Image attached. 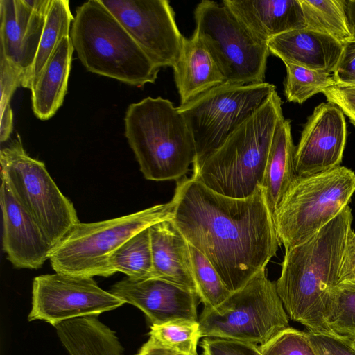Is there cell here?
<instances>
[{
  "label": "cell",
  "instance_id": "cell-33",
  "mask_svg": "<svg viewBox=\"0 0 355 355\" xmlns=\"http://www.w3.org/2000/svg\"><path fill=\"white\" fill-rule=\"evenodd\" d=\"M24 75L18 67L0 55V108L10 105L13 93L21 86Z\"/></svg>",
  "mask_w": 355,
  "mask_h": 355
},
{
  "label": "cell",
  "instance_id": "cell-2",
  "mask_svg": "<svg viewBox=\"0 0 355 355\" xmlns=\"http://www.w3.org/2000/svg\"><path fill=\"white\" fill-rule=\"evenodd\" d=\"M352 219L347 205L309 239L285 250L277 291L288 318L309 332L330 334L325 310L329 293L338 284Z\"/></svg>",
  "mask_w": 355,
  "mask_h": 355
},
{
  "label": "cell",
  "instance_id": "cell-37",
  "mask_svg": "<svg viewBox=\"0 0 355 355\" xmlns=\"http://www.w3.org/2000/svg\"><path fill=\"white\" fill-rule=\"evenodd\" d=\"M355 284V232L349 230L343 257L338 284Z\"/></svg>",
  "mask_w": 355,
  "mask_h": 355
},
{
  "label": "cell",
  "instance_id": "cell-20",
  "mask_svg": "<svg viewBox=\"0 0 355 355\" xmlns=\"http://www.w3.org/2000/svg\"><path fill=\"white\" fill-rule=\"evenodd\" d=\"M149 230L155 278L166 280L197 294L186 239L171 219L155 223Z\"/></svg>",
  "mask_w": 355,
  "mask_h": 355
},
{
  "label": "cell",
  "instance_id": "cell-30",
  "mask_svg": "<svg viewBox=\"0 0 355 355\" xmlns=\"http://www.w3.org/2000/svg\"><path fill=\"white\" fill-rule=\"evenodd\" d=\"M149 336L161 344L189 355H198L202 334L198 320H175L150 326Z\"/></svg>",
  "mask_w": 355,
  "mask_h": 355
},
{
  "label": "cell",
  "instance_id": "cell-36",
  "mask_svg": "<svg viewBox=\"0 0 355 355\" xmlns=\"http://www.w3.org/2000/svg\"><path fill=\"white\" fill-rule=\"evenodd\" d=\"M333 76L336 83L355 85V38L343 44L342 54Z\"/></svg>",
  "mask_w": 355,
  "mask_h": 355
},
{
  "label": "cell",
  "instance_id": "cell-29",
  "mask_svg": "<svg viewBox=\"0 0 355 355\" xmlns=\"http://www.w3.org/2000/svg\"><path fill=\"white\" fill-rule=\"evenodd\" d=\"M284 64L286 69L284 94L289 102L302 104L336 83L333 73L313 71L287 62Z\"/></svg>",
  "mask_w": 355,
  "mask_h": 355
},
{
  "label": "cell",
  "instance_id": "cell-9",
  "mask_svg": "<svg viewBox=\"0 0 355 355\" xmlns=\"http://www.w3.org/2000/svg\"><path fill=\"white\" fill-rule=\"evenodd\" d=\"M0 164L1 180L55 247L80 223L73 203L45 164L26 153L19 135L1 150Z\"/></svg>",
  "mask_w": 355,
  "mask_h": 355
},
{
  "label": "cell",
  "instance_id": "cell-3",
  "mask_svg": "<svg viewBox=\"0 0 355 355\" xmlns=\"http://www.w3.org/2000/svg\"><path fill=\"white\" fill-rule=\"evenodd\" d=\"M282 100L275 91L224 142L198 166L193 178L215 192L245 198L261 185L272 141L284 119Z\"/></svg>",
  "mask_w": 355,
  "mask_h": 355
},
{
  "label": "cell",
  "instance_id": "cell-34",
  "mask_svg": "<svg viewBox=\"0 0 355 355\" xmlns=\"http://www.w3.org/2000/svg\"><path fill=\"white\" fill-rule=\"evenodd\" d=\"M322 93L328 102L337 105L355 125V85L335 83Z\"/></svg>",
  "mask_w": 355,
  "mask_h": 355
},
{
  "label": "cell",
  "instance_id": "cell-22",
  "mask_svg": "<svg viewBox=\"0 0 355 355\" xmlns=\"http://www.w3.org/2000/svg\"><path fill=\"white\" fill-rule=\"evenodd\" d=\"M73 51L69 36L64 37L31 89L32 109L40 120L51 118L62 105Z\"/></svg>",
  "mask_w": 355,
  "mask_h": 355
},
{
  "label": "cell",
  "instance_id": "cell-35",
  "mask_svg": "<svg viewBox=\"0 0 355 355\" xmlns=\"http://www.w3.org/2000/svg\"><path fill=\"white\" fill-rule=\"evenodd\" d=\"M308 334L316 355H355V347L351 343L330 334Z\"/></svg>",
  "mask_w": 355,
  "mask_h": 355
},
{
  "label": "cell",
  "instance_id": "cell-31",
  "mask_svg": "<svg viewBox=\"0 0 355 355\" xmlns=\"http://www.w3.org/2000/svg\"><path fill=\"white\" fill-rule=\"evenodd\" d=\"M263 355H316L308 332L288 327L259 345Z\"/></svg>",
  "mask_w": 355,
  "mask_h": 355
},
{
  "label": "cell",
  "instance_id": "cell-1",
  "mask_svg": "<svg viewBox=\"0 0 355 355\" xmlns=\"http://www.w3.org/2000/svg\"><path fill=\"white\" fill-rule=\"evenodd\" d=\"M172 222L234 292L266 268L280 243L263 189L245 198L219 194L191 178L177 181Z\"/></svg>",
  "mask_w": 355,
  "mask_h": 355
},
{
  "label": "cell",
  "instance_id": "cell-23",
  "mask_svg": "<svg viewBox=\"0 0 355 355\" xmlns=\"http://www.w3.org/2000/svg\"><path fill=\"white\" fill-rule=\"evenodd\" d=\"M295 151L291 122L284 119L276 128L261 185L272 216L296 178Z\"/></svg>",
  "mask_w": 355,
  "mask_h": 355
},
{
  "label": "cell",
  "instance_id": "cell-39",
  "mask_svg": "<svg viewBox=\"0 0 355 355\" xmlns=\"http://www.w3.org/2000/svg\"><path fill=\"white\" fill-rule=\"evenodd\" d=\"M1 125L0 141L4 142L9 139L12 130L13 114L10 105L0 108Z\"/></svg>",
  "mask_w": 355,
  "mask_h": 355
},
{
  "label": "cell",
  "instance_id": "cell-7",
  "mask_svg": "<svg viewBox=\"0 0 355 355\" xmlns=\"http://www.w3.org/2000/svg\"><path fill=\"white\" fill-rule=\"evenodd\" d=\"M355 193V173L345 166L304 177L291 184L272 215L285 250L299 245L336 218Z\"/></svg>",
  "mask_w": 355,
  "mask_h": 355
},
{
  "label": "cell",
  "instance_id": "cell-15",
  "mask_svg": "<svg viewBox=\"0 0 355 355\" xmlns=\"http://www.w3.org/2000/svg\"><path fill=\"white\" fill-rule=\"evenodd\" d=\"M109 291L141 311L151 325L198 320L197 294L164 279L127 277L112 285Z\"/></svg>",
  "mask_w": 355,
  "mask_h": 355
},
{
  "label": "cell",
  "instance_id": "cell-40",
  "mask_svg": "<svg viewBox=\"0 0 355 355\" xmlns=\"http://www.w3.org/2000/svg\"><path fill=\"white\" fill-rule=\"evenodd\" d=\"M344 2L349 27L355 38V0H344Z\"/></svg>",
  "mask_w": 355,
  "mask_h": 355
},
{
  "label": "cell",
  "instance_id": "cell-10",
  "mask_svg": "<svg viewBox=\"0 0 355 355\" xmlns=\"http://www.w3.org/2000/svg\"><path fill=\"white\" fill-rule=\"evenodd\" d=\"M193 35L205 45L227 84L264 82L268 43L257 37L225 6L202 1L194 10Z\"/></svg>",
  "mask_w": 355,
  "mask_h": 355
},
{
  "label": "cell",
  "instance_id": "cell-12",
  "mask_svg": "<svg viewBox=\"0 0 355 355\" xmlns=\"http://www.w3.org/2000/svg\"><path fill=\"white\" fill-rule=\"evenodd\" d=\"M126 303L101 288L93 277L60 272L35 277L32 284L28 321L42 320L55 327L69 320L98 316Z\"/></svg>",
  "mask_w": 355,
  "mask_h": 355
},
{
  "label": "cell",
  "instance_id": "cell-13",
  "mask_svg": "<svg viewBox=\"0 0 355 355\" xmlns=\"http://www.w3.org/2000/svg\"><path fill=\"white\" fill-rule=\"evenodd\" d=\"M159 69L173 67L184 37L167 0H100Z\"/></svg>",
  "mask_w": 355,
  "mask_h": 355
},
{
  "label": "cell",
  "instance_id": "cell-41",
  "mask_svg": "<svg viewBox=\"0 0 355 355\" xmlns=\"http://www.w3.org/2000/svg\"><path fill=\"white\" fill-rule=\"evenodd\" d=\"M353 345H354V347H355V343H354Z\"/></svg>",
  "mask_w": 355,
  "mask_h": 355
},
{
  "label": "cell",
  "instance_id": "cell-16",
  "mask_svg": "<svg viewBox=\"0 0 355 355\" xmlns=\"http://www.w3.org/2000/svg\"><path fill=\"white\" fill-rule=\"evenodd\" d=\"M51 3V0H0V55L24 75L33 65Z\"/></svg>",
  "mask_w": 355,
  "mask_h": 355
},
{
  "label": "cell",
  "instance_id": "cell-32",
  "mask_svg": "<svg viewBox=\"0 0 355 355\" xmlns=\"http://www.w3.org/2000/svg\"><path fill=\"white\" fill-rule=\"evenodd\" d=\"M202 355H263L259 345L231 339L204 338Z\"/></svg>",
  "mask_w": 355,
  "mask_h": 355
},
{
  "label": "cell",
  "instance_id": "cell-27",
  "mask_svg": "<svg viewBox=\"0 0 355 355\" xmlns=\"http://www.w3.org/2000/svg\"><path fill=\"white\" fill-rule=\"evenodd\" d=\"M324 321L330 335L355 343V284H338L331 288Z\"/></svg>",
  "mask_w": 355,
  "mask_h": 355
},
{
  "label": "cell",
  "instance_id": "cell-18",
  "mask_svg": "<svg viewBox=\"0 0 355 355\" xmlns=\"http://www.w3.org/2000/svg\"><path fill=\"white\" fill-rule=\"evenodd\" d=\"M268 47L269 52L284 63L333 73L343 44L328 35L304 28L272 38L268 42Z\"/></svg>",
  "mask_w": 355,
  "mask_h": 355
},
{
  "label": "cell",
  "instance_id": "cell-28",
  "mask_svg": "<svg viewBox=\"0 0 355 355\" xmlns=\"http://www.w3.org/2000/svg\"><path fill=\"white\" fill-rule=\"evenodd\" d=\"M189 247L198 297L204 308H215L232 292L226 287L207 257L189 243Z\"/></svg>",
  "mask_w": 355,
  "mask_h": 355
},
{
  "label": "cell",
  "instance_id": "cell-8",
  "mask_svg": "<svg viewBox=\"0 0 355 355\" xmlns=\"http://www.w3.org/2000/svg\"><path fill=\"white\" fill-rule=\"evenodd\" d=\"M202 337L262 345L289 327L275 283L266 269L218 306L204 308L198 319Z\"/></svg>",
  "mask_w": 355,
  "mask_h": 355
},
{
  "label": "cell",
  "instance_id": "cell-6",
  "mask_svg": "<svg viewBox=\"0 0 355 355\" xmlns=\"http://www.w3.org/2000/svg\"><path fill=\"white\" fill-rule=\"evenodd\" d=\"M175 202L153 205L141 211L95 223L76 224L57 244L49 257L55 272L93 277L114 274L112 254L138 232L161 221L171 220Z\"/></svg>",
  "mask_w": 355,
  "mask_h": 355
},
{
  "label": "cell",
  "instance_id": "cell-19",
  "mask_svg": "<svg viewBox=\"0 0 355 355\" xmlns=\"http://www.w3.org/2000/svg\"><path fill=\"white\" fill-rule=\"evenodd\" d=\"M223 4L267 43L280 34L306 27L300 0H224Z\"/></svg>",
  "mask_w": 355,
  "mask_h": 355
},
{
  "label": "cell",
  "instance_id": "cell-38",
  "mask_svg": "<svg viewBox=\"0 0 355 355\" xmlns=\"http://www.w3.org/2000/svg\"><path fill=\"white\" fill-rule=\"evenodd\" d=\"M135 355H189L168 347L153 337L149 338L139 348Z\"/></svg>",
  "mask_w": 355,
  "mask_h": 355
},
{
  "label": "cell",
  "instance_id": "cell-14",
  "mask_svg": "<svg viewBox=\"0 0 355 355\" xmlns=\"http://www.w3.org/2000/svg\"><path fill=\"white\" fill-rule=\"evenodd\" d=\"M346 137V122L342 110L329 102L315 107L295 148L296 176L313 175L340 166Z\"/></svg>",
  "mask_w": 355,
  "mask_h": 355
},
{
  "label": "cell",
  "instance_id": "cell-21",
  "mask_svg": "<svg viewBox=\"0 0 355 355\" xmlns=\"http://www.w3.org/2000/svg\"><path fill=\"white\" fill-rule=\"evenodd\" d=\"M172 68L180 97V105L226 83L211 54L193 34L189 39L184 37L180 56Z\"/></svg>",
  "mask_w": 355,
  "mask_h": 355
},
{
  "label": "cell",
  "instance_id": "cell-5",
  "mask_svg": "<svg viewBox=\"0 0 355 355\" xmlns=\"http://www.w3.org/2000/svg\"><path fill=\"white\" fill-rule=\"evenodd\" d=\"M69 37L89 72L141 87L154 83L157 67L100 0L76 8Z\"/></svg>",
  "mask_w": 355,
  "mask_h": 355
},
{
  "label": "cell",
  "instance_id": "cell-17",
  "mask_svg": "<svg viewBox=\"0 0 355 355\" xmlns=\"http://www.w3.org/2000/svg\"><path fill=\"white\" fill-rule=\"evenodd\" d=\"M3 250L17 268L38 269L54 248L34 219L24 210L1 180Z\"/></svg>",
  "mask_w": 355,
  "mask_h": 355
},
{
  "label": "cell",
  "instance_id": "cell-4",
  "mask_svg": "<svg viewBox=\"0 0 355 355\" xmlns=\"http://www.w3.org/2000/svg\"><path fill=\"white\" fill-rule=\"evenodd\" d=\"M124 123L125 136L146 179L179 180L194 162L192 134L169 100L147 97L129 105Z\"/></svg>",
  "mask_w": 355,
  "mask_h": 355
},
{
  "label": "cell",
  "instance_id": "cell-24",
  "mask_svg": "<svg viewBox=\"0 0 355 355\" xmlns=\"http://www.w3.org/2000/svg\"><path fill=\"white\" fill-rule=\"evenodd\" d=\"M73 19L68 0H51L33 65L23 78V87L32 88L59 43L64 37L69 36Z\"/></svg>",
  "mask_w": 355,
  "mask_h": 355
},
{
  "label": "cell",
  "instance_id": "cell-11",
  "mask_svg": "<svg viewBox=\"0 0 355 355\" xmlns=\"http://www.w3.org/2000/svg\"><path fill=\"white\" fill-rule=\"evenodd\" d=\"M276 91L263 82L249 85L223 84L178 107L191 131L198 166Z\"/></svg>",
  "mask_w": 355,
  "mask_h": 355
},
{
  "label": "cell",
  "instance_id": "cell-26",
  "mask_svg": "<svg viewBox=\"0 0 355 355\" xmlns=\"http://www.w3.org/2000/svg\"><path fill=\"white\" fill-rule=\"evenodd\" d=\"M114 272L135 279L155 278L149 227L123 243L110 257Z\"/></svg>",
  "mask_w": 355,
  "mask_h": 355
},
{
  "label": "cell",
  "instance_id": "cell-25",
  "mask_svg": "<svg viewBox=\"0 0 355 355\" xmlns=\"http://www.w3.org/2000/svg\"><path fill=\"white\" fill-rule=\"evenodd\" d=\"M306 27L328 35L341 44L352 39L344 0H300Z\"/></svg>",
  "mask_w": 355,
  "mask_h": 355
}]
</instances>
